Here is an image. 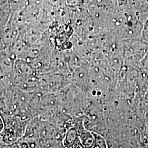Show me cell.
Returning <instances> with one entry per match:
<instances>
[{
	"label": "cell",
	"mask_w": 148,
	"mask_h": 148,
	"mask_svg": "<svg viewBox=\"0 0 148 148\" xmlns=\"http://www.w3.org/2000/svg\"><path fill=\"white\" fill-rule=\"evenodd\" d=\"M81 148H82V147H81Z\"/></svg>",
	"instance_id": "6"
},
{
	"label": "cell",
	"mask_w": 148,
	"mask_h": 148,
	"mask_svg": "<svg viewBox=\"0 0 148 148\" xmlns=\"http://www.w3.org/2000/svg\"><path fill=\"white\" fill-rule=\"evenodd\" d=\"M77 139H79L77 131L74 128H71L68 131L64 139V145L66 148H71Z\"/></svg>",
	"instance_id": "2"
},
{
	"label": "cell",
	"mask_w": 148,
	"mask_h": 148,
	"mask_svg": "<svg viewBox=\"0 0 148 148\" xmlns=\"http://www.w3.org/2000/svg\"><path fill=\"white\" fill-rule=\"evenodd\" d=\"M95 138V142L92 148H107V145L104 138L99 134L93 132Z\"/></svg>",
	"instance_id": "3"
},
{
	"label": "cell",
	"mask_w": 148,
	"mask_h": 148,
	"mask_svg": "<svg viewBox=\"0 0 148 148\" xmlns=\"http://www.w3.org/2000/svg\"><path fill=\"white\" fill-rule=\"evenodd\" d=\"M146 117H147V121H148V111L147 112V115H146Z\"/></svg>",
	"instance_id": "5"
},
{
	"label": "cell",
	"mask_w": 148,
	"mask_h": 148,
	"mask_svg": "<svg viewBox=\"0 0 148 148\" xmlns=\"http://www.w3.org/2000/svg\"><path fill=\"white\" fill-rule=\"evenodd\" d=\"M25 124L20 119H8L7 122L3 121L2 141L7 144L14 143L22 137L25 133Z\"/></svg>",
	"instance_id": "1"
},
{
	"label": "cell",
	"mask_w": 148,
	"mask_h": 148,
	"mask_svg": "<svg viewBox=\"0 0 148 148\" xmlns=\"http://www.w3.org/2000/svg\"><path fill=\"white\" fill-rule=\"evenodd\" d=\"M139 68L146 71L148 73V51L145 54L143 58L141 60Z\"/></svg>",
	"instance_id": "4"
}]
</instances>
